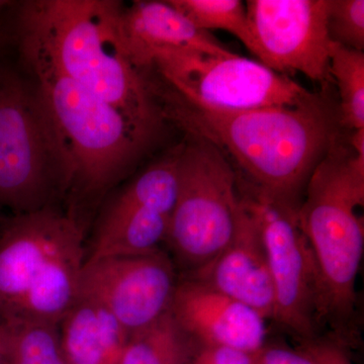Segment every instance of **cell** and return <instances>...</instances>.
I'll list each match as a JSON object with an SVG mask.
<instances>
[{
  "label": "cell",
  "mask_w": 364,
  "mask_h": 364,
  "mask_svg": "<svg viewBox=\"0 0 364 364\" xmlns=\"http://www.w3.org/2000/svg\"><path fill=\"white\" fill-rule=\"evenodd\" d=\"M63 149L35 85L0 74V205L14 215L52 207L64 195Z\"/></svg>",
  "instance_id": "8992f818"
},
{
  "label": "cell",
  "mask_w": 364,
  "mask_h": 364,
  "mask_svg": "<svg viewBox=\"0 0 364 364\" xmlns=\"http://www.w3.org/2000/svg\"><path fill=\"white\" fill-rule=\"evenodd\" d=\"M296 347L314 364H352L350 348L328 334L299 343Z\"/></svg>",
  "instance_id": "7402d4cb"
},
{
  "label": "cell",
  "mask_w": 364,
  "mask_h": 364,
  "mask_svg": "<svg viewBox=\"0 0 364 364\" xmlns=\"http://www.w3.org/2000/svg\"><path fill=\"white\" fill-rule=\"evenodd\" d=\"M328 33L333 43L363 52V0H331Z\"/></svg>",
  "instance_id": "44dd1931"
},
{
  "label": "cell",
  "mask_w": 364,
  "mask_h": 364,
  "mask_svg": "<svg viewBox=\"0 0 364 364\" xmlns=\"http://www.w3.org/2000/svg\"><path fill=\"white\" fill-rule=\"evenodd\" d=\"M241 213L237 171L221 151L193 136L179 146L178 193L166 243L183 274L231 243Z\"/></svg>",
  "instance_id": "52a82bcc"
},
{
  "label": "cell",
  "mask_w": 364,
  "mask_h": 364,
  "mask_svg": "<svg viewBox=\"0 0 364 364\" xmlns=\"http://www.w3.org/2000/svg\"><path fill=\"white\" fill-rule=\"evenodd\" d=\"M244 208L259 230L275 294L274 320L296 343L322 336L320 280L312 249L299 226V203L268 195L238 179Z\"/></svg>",
  "instance_id": "9c48e42d"
},
{
  "label": "cell",
  "mask_w": 364,
  "mask_h": 364,
  "mask_svg": "<svg viewBox=\"0 0 364 364\" xmlns=\"http://www.w3.org/2000/svg\"><path fill=\"white\" fill-rule=\"evenodd\" d=\"M162 117L214 145L240 170L239 181L301 203L313 170L337 140L336 119L320 97L294 107L208 111L156 90Z\"/></svg>",
  "instance_id": "6da1fadb"
},
{
  "label": "cell",
  "mask_w": 364,
  "mask_h": 364,
  "mask_svg": "<svg viewBox=\"0 0 364 364\" xmlns=\"http://www.w3.org/2000/svg\"><path fill=\"white\" fill-rule=\"evenodd\" d=\"M11 4L9 1H1V0H0V11H1V9H4V7L11 6ZM1 72L2 69L0 68V74H1Z\"/></svg>",
  "instance_id": "d4e9b609"
},
{
  "label": "cell",
  "mask_w": 364,
  "mask_h": 364,
  "mask_svg": "<svg viewBox=\"0 0 364 364\" xmlns=\"http://www.w3.org/2000/svg\"><path fill=\"white\" fill-rule=\"evenodd\" d=\"M170 312L203 346L257 354L267 343V321L249 306L193 279H179Z\"/></svg>",
  "instance_id": "4fadbf2b"
},
{
  "label": "cell",
  "mask_w": 364,
  "mask_h": 364,
  "mask_svg": "<svg viewBox=\"0 0 364 364\" xmlns=\"http://www.w3.org/2000/svg\"><path fill=\"white\" fill-rule=\"evenodd\" d=\"M198 30H221L241 41L253 51L252 35L246 6L240 0H168Z\"/></svg>",
  "instance_id": "ffe728a7"
},
{
  "label": "cell",
  "mask_w": 364,
  "mask_h": 364,
  "mask_svg": "<svg viewBox=\"0 0 364 364\" xmlns=\"http://www.w3.org/2000/svg\"><path fill=\"white\" fill-rule=\"evenodd\" d=\"M0 364H1V363H0Z\"/></svg>",
  "instance_id": "4316f807"
},
{
  "label": "cell",
  "mask_w": 364,
  "mask_h": 364,
  "mask_svg": "<svg viewBox=\"0 0 364 364\" xmlns=\"http://www.w3.org/2000/svg\"><path fill=\"white\" fill-rule=\"evenodd\" d=\"M202 346L169 311L152 325L129 334L119 364H191Z\"/></svg>",
  "instance_id": "e0dca14e"
},
{
  "label": "cell",
  "mask_w": 364,
  "mask_h": 364,
  "mask_svg": "<svg viewBox=\"0 0 364 364\" xmlns=\"http://www.w3.org/2000/svg\"><path fill=\"white\" fill-rule=\"evenodd\" d=\"M330 4L331 0H249L252 54L277 73L299 72L327 85L332 80Z\"/></svg>",
  "instance_id": "30bf717a"
},
{
  "label": "cell",
  "mask_w": 364,
  "mask_h": 364,
  "mask_svg": "<svg viewBox=\"0 0 364 364\" xmlns=\"http://www.w3.org/2000/svg\"><path fill=\"white\" fill-rule=\"evenodd\" d=\"M121 9L109 0L26 1L16 14V38L152 136L163 117L147 80L122 48Z\"/></svg>",
  "instance_id": "7a4b0ae2"
},
{
  "label": "cell",
  "mask_w": 364,
  "mask_h": 364,
  "mask_svg": "<svg viewBox=\"0 0 364 364\" xmlns=\"http://www.w3.org/2000/svg\"><path fill=\"white\" fill-rule=\"evenodd\" d=\"M83 224L48 207L0 226V318L59 325L79 294L85 262Z\"/></svg>",
  "instance_id": "5b68a950"
},
{
  "label": "cell",
  "mask_w": 364,
  "mask_h": 364,
  "mask_svg": "<svg viewBox=\"0 0 364 364\" xmlns=\"http://www.w3.org/2000/svg\"><path fill=\"white\" fill-rule=\"evenodd\" d=\"M69 364H119L129 333L102 304L79 293L59 323Z\"/></svg>",
  "instance_id": "2e32d148"
},
{
  "label": "cell",
  "mask_w": 364,
  "mask_h": 364,
  "mask_svg": "<svg viewBox=\"0 0 364 364\" xmlns=\"http://www.w3.org/2000/svg\"><path fill=\"white\" fill-rule=\"evenodd\" d=\"M0 363L69 364L59 325L32 318H0Z\"/></svg>",
  "instance_id": "ac0fdd59"
},
{
  "label": "cell",
  "mask_w": 364,
  "mask_h": 364,
  "mask_svg": "<svg viewBox=\"0 0 364 364\" xmlns=\"http://www.w3.org/2000/svg\"><path fill=\"white\" fill-rule=\"evenodd\" d=\"M117 30L124 55L140 72L161 53H233L210 33L198 30L168 1H135L128 7L122 4Z\"/></svg>",
  "instance_id": "9a60e30c"
},
{
  "label": "cell",
  "mask_w": 364,
  "mask_h": 364,
  "mask_svg": "<svg viewBox=\"0 0 364 364\" xmlns=\"http://www.w3.org/2000/svg\"><path fill=\"white\" fill-rule=\"evenodd\" d=\"M191 364H257V354L225 346H202Z\"/></svg>",
  "instance_id": "603a6c76"
},
{
  "label": "cell",
  "mask_w": 364,
  "mask_h": 364,
  "mask_svg": "<svg viewBox=\"0 0 364 364\" xmlns=\"http://www.w3.org/2000/svg\"><path fill=\"white\" fill-rule=\"evenodd\" d=\"M182 277L249 306L265 321L274 320V287L267 250L259 230L243 205L231 243L207 264Z\"/></svg>",
  "instance_id": "5bb4252c"
},
{
  "label": "cell",
  "mask_w": 364,
  "mask_h": 364,
  "mask_svg": "<svg viewBox=\"0 0 364 364\" xmlns=\"http://www.w3.org/2000/svg\"><path fill=\"white\" fill-rule=\"evenodd\" d=\"M329 72L338 86L339 123L352 131L364 129V53L332 42Z\"/></svg>",
  "instance_id": "d6986e66"
},
{
  "label": "cell",
  "mask_w": 364,
  "mask_h": 364,
  "mask_svg": "<svg viewBox=\"0 0 364 364\" xmlns=\"http://www.w3.org/2000/svg\"><path fill=\"white\" fill-rule=\"evenodd\" d=\"M18 48L63 149L64 195L70 193L75 205L97 200L126 173L151 136L62 73L42 53Z\"/></svg>",
  "instance_id": "277c9868"
},
{
  "label": "cell",
  "mask_w": 364,
  "mask_h": 364,
  "mask_svg": "<svg viewBox=\"0 0 364 364\" xmlns=\"http://www.w3.org/2000/svg\"><path fill=\"white\" fill-rule=\"evenodd\" d=\"M178 151L146 169L109 203L85 260L161 249L178 193Z\"/></svg>",
  "instance_id": "8fae6325"
},
{
  "label": "cell",
  "mask_w": 364,
  "mask_h": 364,
  "mask_svg": "<svg viewBox=\"0 0 364 364\" xmlns=\"http://www.w3.org/2000/svg\"><path fill=\"white\" fill-rule=\"evenodd\" d=\"M178 280L176 263L160 249L85 260L79 293L102 304L131 334L169 312Z\"/></svg>",
  "instance_id": "7c38bea8"
},
{
  "label": "cell",
  "mask_w": 364,
  "mask_h": 364,
  "mask_svg": "<svg viewBox=\"0 0 364 364\" xmlns=\"http://www.w3.org/2000/svg\"><path fill=\"white\" fill-rule=\"evenodd\" d=\"M257 364H314L298 347L265 343L257 353Z\"/></svg>",
  "instance_id": "cb8c5ba5"
},
{
  "label": "cell",
  "mask_w": 364,
  "mask_h": 364,
  "mask_svg": "<svg viewBox=\"0 0 364 364\" xmlns=\"http://www.w3.org/2000/svg\"><path fill=\"white\" fill-rule=\"evenodd\" d=\"M363 205L364 158L337 139L313 170L298 215L317 265L324 327L350 349L358 339Z\"/></svg>",
  "instance_id": "3957f363"
},
{
  "label": "cell",
  "mask_w": 364,
  "mask_h": 364,
  "mask_svg": "<svg viewBox=\"0 0 364 364\" xmlns=\"http://www.w3.org/2000/svg\"><path fill=\"white\" fill-rule=\"evenodd\" d=\"M1 205H0V210H1ZM4 221V219H2L1 214H0V226H1L2 222Z\"/></svg>",
  "instance_id": "484cf974"
},
{
  "label": "cell",
  "mask_w": 364,
  "mask_h": 364,
  "mask_svg": "<svg viewBox=\"0 0 364 364\" xmlns=\"http://www.w3.org/2000/svg\"><path fill=\"white\" fill-rule=\"evenodd\" d=\"M143 71H155L161 77L162 85H167L149 82L151 88L208 111L236 112L301 107L318 98L289 76L235 53H161Z\"/></svg>",
  "instance_id": "ba28073f"
}]
</instances>
